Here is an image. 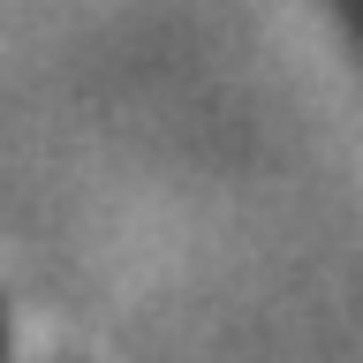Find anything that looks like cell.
Instances as JSON below:
<instances>
[{"mask_svg": "<svg viewBox=\"0 0 363 363\" xmlns=\"http://www.w3.org/2000/svg\"><path fill=\"white\" fill-rule=\"evenodd\" d=\"M340 8H348V23H356V38H363V0H340Z\"/></svg>", "mask_w": 363, "mask_h": 363, "instance_id": "6da1fadb", "label": "cell"}]
</instances>
